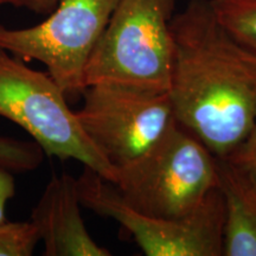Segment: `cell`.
I'll use <instances>...</instances> for the list:
<instances>
[{"mask_svg":"<svg viewBox=\"0 0 256 256\" xmlns=\"http://www.w3.org/2000/svg\"><path fill=\"white\" fill-rule=\"evenodd\" d=\"M171 30L168 94L176 120L226 158L256 124V54L220 26L209 0H190Z\"/></svg>","mask_w":256,"mask_h":256,"instance_id":"obj_1","label":"cell"},{"mask_svg":"<svg viewBox=\"0 0 256 256\" xmlns=\"http://www.w3.org/2000/svg\"><path fill=\"white\" fill-rule=\"evenodd\" d=\"M130 206L146 215L179 220L218 188L217 156L178 121L113 183Z\"/></svg>","mask_w":256,"mask_h":256,"instance_id":"obj_2","label":"cell"},{"mask_svg":"<svg viewBox=\"0 0 256 256\" xmlns=\"http://www.w3.org/2000/svg\"><path fill=\"white\" fill-rule=\"evenodd\" d=\"M176 0H120L84 70L86 87L115 83L168 90Z\"/></svg>","mask_w":256,"mask_h":256,"instance_id":"obj_3","label":"cell"},{"mask_svg":"<svg viewBox=\"0 0 256 256\" xmlns=\"http://www.w3.org/2000/svg\"><path fill=\"white\" fill-rule=\"evenodd\" d=\"M49 72H38L0 46V116L14 121L49 156L74 159L110 183L118 171L98 151Z\"/></svg>","mask_w":256,"mask_h":256,"instance_id":"obj_4","label":"cell"},{"mask_svg":"<svg viewBox=\"0 0 256 256\" xmlns=\"http://www.w3.org/2000/svg\"><path fill=\"white\" fill-rule=\"evenodd\" d=\"M78 180L81 206L116 220L147 256H220L226 211L220 188L179 220L146 215L124 200L116 186L84 166Z\"/></svg>","mask_w":256,"mask_h":256,"instance_id":"obj_5","label":"cell"},{"mask_svg":"<svg viewBox=\"0 0 256 256\" xmlns=\"http://www.w3.org/2000/svg\"><path fill=\"white\" fill-rule=\"evenodd\" d=\"M120 0H60L42 23L10 28L0 24V46L19 58L36 60L68 101L82 96L84 70Z\"/></svg>","mask_w":256,"mask_h":256,"instance_id":"obj_6","label":"cell"},{"mask_svg":"<svg viewBox=\"0 0 256 256\" xmlns=\"http://www.w3.org/2000/svg\"><path fill=\"white\" fill-rule=\"evenodd\" d=\"M82 98L76 116L116 171L145 156L177 121L168 90L98 83Z\"/></svg>","mask_w":256,"mask_h":256,"instance_id":"obj_7","label":"cell"},{"mask_svg":"<svg viewBox=\"0 0 256 256\" xmlns=\"http://www.w3.org/2000/svg\"><path fill=\"white\" fill-rule=\"evenodd\" d=\"M78 180L68 174L54 176L32 210L31 222L46 256H110L96 243L81 216Z\"/></svg>","mask_w":256,"mask_h":256,"instance_id":"obj_8","label":"cell"},{"mask_svg":"<svg viewBox=\"0 0 256 256\" xmlns=\"http://www.w3.org/2000/svg\"><path fill=\"white\" fill-rule=\"evenodd\" d=\"M223 196V255L256 256V180L226 158H217Z\"/></svg>","mask_w":256,"mask_h":256,"instance_id":"obj_9","label":"cell"},{"mask_svg":"<svg viewBox=\"0 0 256 256\" xmlns=\"http://www.w3.org/2000/svg\"><path fill=\"white\" fill-rule=\"evenodd\" d=\"M214 16L240 44L256 54V0H209Z\"/></svg>","mask_w":256,"mask_h":256,"instance_id":"obj_10","label":"cell"},{"mask_svg":"<svg viewBox=\"0 0 256 256\" xmlns=\"http://www.w3.org/2000/svg\"><path fill=\"white\" fill-rule=\"evenodd\" d=\"M44 152L36 142L0 136V168L14 174L34 171L43 162Z\"/></svg>","mask_w":256,"mask_h":256,"instance_id":"obj_11","label":"cell"},{"mask_svg":"<svg viewBox=\"0 0 256 256\" xmlns=\"http://www.w3.org/2000/svg\"><path fill=\"white\" fill-rule=\"evenodd\" d=\"M38 242L40 234L31 220L0 223V256H30Z\"/></svg>","mask_w":256,"mask_h":256,"instance_id":"obj_12","label":"cell"},{"mask_svg":"<svg viewBox=\"0 0 256 256\" xmlns=\"http://www.w3.org/2000/svg\"><path fill=\"white\" fill-rule=\"evenodd\" d=\"M256 180V124L243 142L232 153L226 156Z\"/></svg>","mask_w":256,"mask_h":256,"instance_id":"obj_13","label":"cell"},{"mask_svg":"<svg viewBox=\"0 0 256 256\" xmlns=\"http://www.w3.org/2000/svg\"><path fill=\"white\" fill-rule=\"evenodd\" d=\"M16 194V182L14 172L0 168V223L6 222L5 209L8 202Z\"/></svg>","mask_w":256,"mask_h":256,"instance_id":"obj_14","label":"cell"},{"mask_svg":"<svg viewBox=\"0 0 256 256\" xmlns=\"http://www.w3.org/2000/svg\"><path fill=\"white\" fill-rule=\"evenodd\" d=\"M60 0H26L24 8L38 14H49L52 12Z\"/></svg>","mask_w":256,"mask_h":256,"instance_id":"obj_15","label":"cell"},{"mask_svg":"<svg viewBox=\"0 0 256 256\" xmlns=\"http://www.w3.org/2000/svg\"><path fill=\"white\" fill-rule=\"evenodd\" d=\"M26 0H0V6L2 5H12L16 8H24Z\"/></svg>","mask_w":256,"mask_h":256,"instance_id":"obj_16","label":"cell"}]
</instances>
